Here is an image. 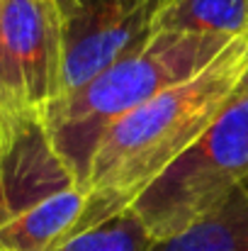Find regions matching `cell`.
Wrapping results in <instances>:
<instances>
[{"mask_svg":"<svg viewBox=\"0 0 248 251\" xmlns=\"http://www.w3.org/2000/svg\"><path fill=\"white\" fill-rule=\"evenodd\" d=\"M2 5H5V0H0V12H2Z\"/></svg>","mask_w":248,"mask_h":251,"instance_id":"16","label":"cell"},{"mask_svg":"<svg viewBox=\"0 0 248 251\" xmlns=\"http://www.w3.org/2000/svg\"><path fill=\"white\" fill-rule=\"evenodd\" d=\"M56 2H59V7H61V10H64V7H66V2H68V0H56Z\"/></svg>","mask_w":248,"mask_h":251,"instance_id":"14","label":"cell"},{"mask_svg":"<svg viewBox=\"0 0 248 251\" xmlns=\"http://www.w3.org/2000/svg\"><path fill=\"white\" fill-rule=\"evenodd\" d=\"M248 178V93H236L217 122L132 202L154 242L217 212Z\"/></svg>","mask_w":248,"mask_h":251,"instance_id":"3","label":"cell"},{"mask_svg":"<svg viewBox=\"0 0 248 251\" xmlns=\"http://www.w3.org/2000/svg\"><path fill=\"white\" fill-rule=\"evenodd\" d=\"M151 251H248V198L239 188L226 205Z\"/></svg>","mask_w":248,"mask_h":251,"instance_id":"9","label":"cell"},{"mask_svg":"<svg viewBox=\"0 0 248 251\" xmlns=\"http://www.w3.org/2000/svg\"><path fill=\"white\" fill-rule=\"evenodd\" d=\"M156 32L244 37L248 34V0H163Z\"/></svg>","mask_w":248,"mask_h":251,"instance_id":"8","label":"cell"},{"mask_svg":"<svg viewBox=\"0 0 248 251\" xmlns=\"http://www.w3.org/2000/svg\"><path fill=\"white\" fill-rule=\"evenodd\" d=\"M231 42V37L219 34L156 32L144 47L114 61L90 83L56 98L42 112V120L76 180L85 185L102 134L119 117L204 71Z\"/></svg>","mask_w":248,"mask_h":251,"instance_id":"2","label":"cell"},{"mask_svg":"<svg viewBox=\"0 0 248 251\" xmlns=\"http://www.w3.org/2000/svg\"><path fill=\"white\" fill-rule=\"evenodd\" d=\"M236 93H248V71H246V76H244V81H241V85H239Z\"/></svg>","mask_w":248,"mask_h":251,"instance_id":"12","label":"cell"},{"mask_svg":"<svg viewBox=\"0 0 248 251\" xmlns=\"http://www.w3.org/2000/svg\"><path fill=\"white\" fill-rule=\"evenodd\" d=\"M0 117H2L0 168L12 217L61 190L81 185L71 173V168L66 166V161L59 156L39 112H20Z\"/></svg>","mask_w":248,"mask_h":251,"instance_id":"6","label":"cell"},{"mask_svg":"<svg viewBox=\"0 0 248 251\" xmlns=\"http://www.w3.org/2000/svg\"><path fill=\"white\" fill-rule=\"evenodd\" d=\"M0 144H2V117H0Z\"/></svg>","mask_w":248,"mask_h":251,"instance_id":"15","label":"cell"},{"mask_svg":"<svg viewBox=\"0 0 248 251\" xmlns=\"http://www.w3.org/2000/svg\"><path fill=\"white\" fill-rule=\"evenodd\" d=\"M124 207H129V202L117 195L73 185L15 215L0 229V249L54 251Z\"/></svg>","mask_w":248,"mask_h":251,"instance_id":"7","label":"cell"},{"mask_svg":"<svg viewBox=\"0 0 248 251\" xmlns=\"http://www.w3.org/2000/svg\"><path fill=\"white\" fill-rule=\"evenodd\" d=\"M241 190L246 193V198H248V178H246V180H244V183H241Z\"/></svg>","mask_w":248,"mask_h":251,"instance_id":"13","label":"cell"},{"mask_svg":"<svg viewBox=\"0 0 248 251\" xmlns=\"http://www.w3.org/2000/svg\"><path fill=\"white\" fill-rule=\"evenodd\" d=\"M163 0H68L64 12L61 95L107 71L156 34ZM59 95V98H61Z\"/></svg>","mask_w":248,"mask_h":251,"instance_id":"5","label":"cell"},{"mask_svg":"<svg viewBox=\"0 0 248 251\" xmlns=\"http://www.w3.org/2000/svg\"><path fill=\"white\" fill-rule=\"evenodd\" d=\"M64 12L56 0H5L0 12V115L44 112L61 95Z\"/></svg>","mask_w":248,"mask_h":251,"instance_id":"4","label":"cell"},{"mask_svg":"<svg viewBox=\"0 0 248 251\" xmlns=\"http://www.w3.org/2000/svg\"><path fill=\"white\" fill-rule=\"evenodd\" d=\"M0 251H5V249H0Z\"/></svg>","mask_w":248,"mask_h":251,"instance_id":"17","label":"cell"},{"mask_svg":"<svg viewBox=\"0 0 248 251\" xmlns=\"http://www.w3.org/2000/svg\"><path fill=\"white\" fill-rule=\"evenodd\" d=\"M12 220V210L7 205V198H5V185H2V168H0V229Z\"/></svg>","mask_w":248,"mask_h":251,"instance_id":"11","label":"cell"},{"mask_svg":"<svg viewBox=\"0 0 248 251\" xmlns=\"http://www.w3.org/2000/svg\"><path fill=\"white\" fill-rule=\"evenodd\" d=\"M246 71L248 34H244L190 81L168 88L119 117L102 134L83 188L117 195L132 205L217 122Z\"/></svg>","mask_w":248,"mask_h":251,"instance_id":"1","label":"cell"},{"mask_svg":"<svg viewBox=\"0 0 248 251\" xmlns=\"http://www.w3.org/2000/svg\"><path fill=\"white\" fill-rule=\"evenodd\" d=\"M151 247L154 237L129 205L54 251H151Z\"/></svg>","mask_w":248,"mask_h":251,"instance_id":"10","label":"cell"}]
</instances>
